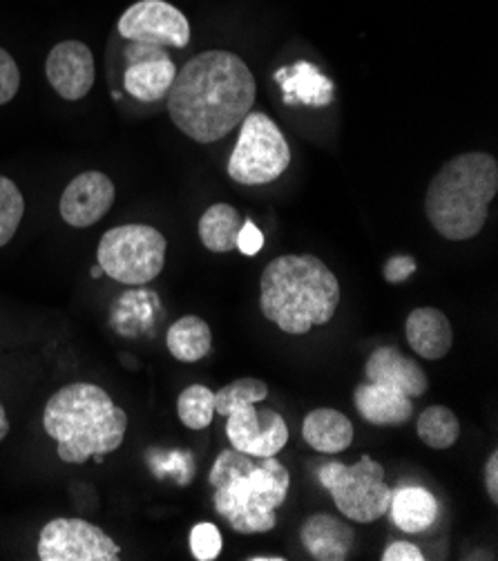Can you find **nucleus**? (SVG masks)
Returning <instances> with one entry per match:
<instances>
[{
	"mask_svg": "<svg viewBox=\"0 0 498 561\" xmlns=\"http://www.w3.org/2000/svg\"><path fill=\"white\" fill-rule=\"evenodd\" d=\"M21 88V70L14 56L0 47V105L10 103Z\"/></svg>",
	"mask_w": 498,
	"mask_h": 561,
	"instance_id": "obj_29",
	"label": "nucleus"
},
{
	"mask_svg": "<svg viewBox=\"0 0 498 561\" xmlns=\"http://www.w3.org/2000/svg\"><path fill=\"white\" fill-rule=\"evenodd\" d=\"M208 483L212 508L231 530L259 535L278 526V508L289 496L291 472L275 457L255 459L231 447L215 459Z\"/></svg>",
	"mask_w": 498,
	"mask_h": 561,
	"instance_id": "obj_2",
	"label": "nucleus"
},
{
	"mask_svg": "<svg viewBox=\"0 0 498 561\" xmlns=\"http://www.w3.org/2000/svg\"><path fill=\"white\" fill-rule=\"evenodd\" d=\"M25 215V199L19 186L0 175V249L12 242Z\"/></svg>",
	"mask_w": 498,
	"mask_h": 561,
	"instance_id": "obj_27",
	"label": "nucleus"
},
{
	"mask_svg": "<svg viewBox=\"0 0 498 561\" xmlns=\"http://www.w3.org/2000/svg\"><path fill=\"white\" fill-rule=\"evenodd\" d=\"M92 275H94V277H101V275H103V271H101V266H96V268H92Z\"/></svg>",
	"mask_w": 498,
	"mask_h": 561,
	"instance_id": "obj_36",
	"label": "nucleus"
},
{
	"mask_svg": "<svg viewBox=\"0 0 498 561\" xmlns=\"http://www.w3.org/2000/svg\"><path fill=\"white\" fill-rule=\"evenodd\" d=\"M255 77L238 54L201 51L177 70L169 96L173 124L197 144H215L242 126L255 103Z\"/></svg>",
	"mask_w": 498,
	"mask_h": 561,
	"instance_id": "obj_1",
	"label": "nucleus"
},
{
	"mask_svg": "<svg viewBox=\"0 0 498 561\" xmlns=\"http://www.w3.org/2000/svg\"><path fill=\"white\" fill-rule=\"evenodd\" d=\"M291 148L282 130L264 112H248L229 159V178L244 186L270 184L287 173Z\"/></svg>",
	"mask_w": 498,
	"mask_h": 561,
	"instance_id": "obj_8",
	"label": "nucleus"
},
{
	"mask_svg": "<svg viewBox=\"0 0 498 561\" xmlns=\"http://www.w3.org/2000/svg\"><path fill=\"white\" fill-rule=\"evenodd\" d=\"M40 561H119L121 548L85 519H51L38 535Z\"/></svg>",
	"mask_w": 498,
	"mask_h": 561,
	"instance_id": "obj_9",
	"label": "nucleus"
},
{
	"mask_svg": "<svg viewBox=\"0 0 498 561\" xmlns=\"http://www.w3.org/2000/svg\"><path fill=\"white\" fill-rule=\"evenodd\" d=\"M117 197L115 182L99 171L74 178L61 195L59 213L74 229H88L101 221Z\"/></svg>",
	"mask_w": 498,
	"mask_h": 561,
	"instance_id": "obj_14",
	"label": "nucleus"
},
{
	"mask_svg": "<svg viewBox=\"0 0 498 561\" xmlns=\"http://www.w3.org/2000/svg\"><path fill=\"white\" fill-rule=\"evenodd\" d=\"M340 283L315 255H280L266 264L259 279L264 318L289 335H304L328 324L340 307Z\"/></svg>",
	"mask_w": 498,
	"mask_h": 561,
	"instance_id": "obj_4",
	"label": "nucleus"
},
{
	"mask_svg": "<svg viewBox=\"0 0 498 561\" xmlns=\"http://www.w3.org/2000/svg\"><path fill=\"white\" fill-rule=\"evenodd\" d=\"M396 528L407 535H418L431 528L438 517V503L433 494L420 485H403L392 492L390 513Z\"/></svg>",
	"mask_w": 498,
	"mask_h": 561,
	"instance_id": "obj_21",
	"label": "nucleus"
},
{
	"mask_svg": "<svg viewBox=\"0 0 498 561\" xmlns=\"http://www.w3.org/2000/svg\"><path fill=\"white\" fill-rule=\"evenodd\" d=\"M45 75L51 90L61 99L79 101L88 96L96 77L92 49L74 38L57 43L47 54Z\"/></svg>",
	"mask_w": 498,
	"mask_h": 561,
	"instance_id": "obj_13",
	"label": "nucleus"
},
{
	"mask_svg": "<svg viewBox=\"0 0 498 561\" xmlns=\"http://www.w3.org/2000/svg\"><path fill=\"white\" fill-rule=\"evenodd\" d=\"M262 249H264V233L251 219H246L238 233V251L244 255H257Z\"/></svg>",
	"mask_w": 498,
	"mask_h": 561,
	"instance_id": "obj_31",
	"label": "nucleus"
},
{
	"mask_svg": "<svg viewBox=\"0 0 498 561\" xmlns=\"http://www.w3.org/2000/svg\"><path fill=\"white\" fill-rule=\"evenodd\" d=\"M8 434H10V419L3 403H0V440H3Z\"/></svg>",
	"mask_w": 498,
	"mask_h": 561,
	"instance_id": "obj_34",
	"label": "nucleus"
},
{
	"mask_svg": "<svg viewBox=\"0 0 498 561\" xmlns=\"http://www.w3.org/2000/svg\"><path fill=\"white\" fill-rule=\"evenodd\" d=\"M126 47V72H124V88L126 92L141 101L154 103L161 101L171 92L177 66L171 59V54L161 45L150 43H132Z\"/></svg>",
	"mask_w": 498,
	"mask_h": 561,
	"instance_id": "obj_12",
	"label": "nucleus"
},
{
	"mask_svg": "<svg viewBox=\"0 0 498 561\" xmlns=\"http://www.w3.org/2000/svg\"><path fill=\"white\" fill-rule=\"evenodd\" d=\"M43 427L57 440V455L66 463H85L119 450L128 414L107 391L94 382H70L49 397L43 412Z\"/></svg>",
	"mask_w": 498,
	"mask_h": 561,
	"instance_id": "obj_3",
	"label": "nucleus"
},
{
	"mask_svg": "<svg viewBox=\"0 0 498 561\" xmlns=\"http://www.w3.org/2000/svg\"><path fill=\"white\" fill-rule=\"evenodd\" d=\"M248 561H285V557H280V554H253V557H248Z\"/></svg>",
	"mask_w": 498,
	"mask_h": 561,
	"instance_id": "obj_35",
	"label": "nucleus"
},
{
	"mask_svg": "<svg viewBox=\"0 0 498 561\" xmlns=\"http://www.w3.org/2000/svg\"><path fill=\"white\" fill-rule=\"evenodd\" d=\"M177 416L188 430H206L215 419V391L199 382L186 387L177 399Z\"/></svg>",
	"mask_w": 498,
	"mask_h": 561,
	"instance_id": "obj_25",
	"label": "nucleus"
},
{
	"mask_svg": "<svg viewBox=\"0 0 498 561\" xmlns=\"http://www.w3.org/2000/svg\"><path fill=\"white\" fill-rule=\"evenodd\" d=\"M169 242L148 224H124L109 229L96 249V262L105 275L121 285H148L163 271Z\"/></svg>",
	"mask_w": 498,
	"mask_h": 561,
	"instance_id": "obj_6",
	"label": "nucleus"
},
{
	"mask_svg": "<svg viewBox=\"0 0 498 561\" xmlns=\"http://www.w3.org/2000/svg\"><path fill=\"white\" fill-rule=\"evenodd\" d=\"M224 539L215 524L201 522L190 530V552L197 561H212L219 557Z\"/></svg>",
	"mask_w": 498,
	"mask_h": 561,
	"instance_id": "obj_28",
	"label": "nucleus"
},
{
	"mask_svg": "<svg viewBox=\"0 0 498 561\" xmlns=\"http://www.w3.org/2000/svg\"><path fill=\"white\" fill-rule=\"evenodd\" d=\"M275 81L280 83L285 103L306 105V107H326L334 103L336 85L315 64L298 61L289 68L275 72Z\"/></svg>",
	"mask_w": 498,
	"mask_h": 561,
	"instance_id": "obj_18",
	"label": "nucleus"
},
{
	"mask_svg": "<svg viewBox=\"0 0 498 561\" xmlns=\"http://www.w3.org/2000/svg\"><path fill=\"white\" fill-rule=\"evenodd\" d=\"M244 217L231 204H212L199 217V240L212 253H231L238 249V233L242 229Z\"/></svg>",
	"mask_w": 498,
	"mask_h": 561,
	"instance_id": "obj_22",
	"label": "nucleus"
},
{
	"mask_svg": "<svg viewBox=\"0 0 498 561\" xmlns=\"http://www.w3.org/2000/svg\"><path fill=\"white\" fill-rule=\"evenodd\" d=\"M227 436L231 447L255 459L278 457L289 443V425L275 410L240 405L227 416Z\"/></svg>",
	"mask_w": 498,
	"mask_h": 561,
	"instance_id": "obj_11",
	"label": "nucleus"
},
{
	"mask_svg": "<svg viewBox=\"0 0 498 561\" xmlns=\"http://www.w3.org/2000/svg\"><path fill=\"white\" fill-rule=\"evenodd\" d=\"M382 561H422L425 554L418 546L409 543V541H394L384 548Z\"/></svg>",
	"mask_w": 498,
	"mask_h": 561,
	"instance_id": "obj_32",
	"label": "nucleus"
},
{
	"mask_svg": "<svg viewBox=\"0 0 498 561\" xmlns=\"http://www.w3.org/2000/svg\"><path fill=\"white\" fill-rule=\"evenodd\" d=\"M485 490L491 503H498V453H491L485 463Z\"/></svg>",
	"mask_w": 498,
	"mask_h": 561,
	"instance_id": "obj_33",
	"label": "nucleus"
},
{
	"mask_svg": "<svg viewBox=\"0 0 498 561\" xmlns=\"http://www.w3.org/2000/svg\"><path fill=\"white\" fill-rule=\"evenodd\" d=\"M268 397V385L259 378H238L231 385L215 391V414L229 416L240 405H255Z\"/></svg>",
	"mask_w": 498,
	"mask_h": 561,
	"instance_id": "obj_26",
	"label": "nucleus"
},
{
	"mask_svg": "<svg viewBox=\"0 0 498 561\" xmlns=\"http://www.w3.org/2000/svg\"><path fill=\"white\" fill-rule=\"evenodd\" d=\"M306 445L322 455H340L354 443V423L338 410L317 408L302 423Z\"/></svg>",
	"mask_w": 498,
	"mask_h": 561,
	"instance_id": "obj_20",
	"label": "nucleus"
},
{
	"mask_svg": "<svg viewBox=\"0 0 498 561\" xmlns=\"http://www.w3.org/2000/svg\"><path fill=\"white\" fill-rule=\"evenodd\" d=\"M498 193V161L487 152H463L448 163L427 186L425 213L438 236L452 242L476 238Z\"/></svg>",
	"mask_w": 498,
	"mask_h": 561,
	"instance_id": "obj_5",
	"label": "nucleus"
},
{
	"mask_svg": "<svg viewBox=\"0 0 498 561\" xmlns=\"http://www.w3.org/2000/svg\"><path fill=\"white\" fill-rule=\"evenodd\" d=\"M418 264L414 260V255H407V253H398V255H392L390 260L384 262L382 266V275L390 285H403L407 283V279L416 273Z\"/></svg>",
	"mask_w": 498,
	"mask_h": 561,
	"instance_id": "obj_30",
	"label": "nucleus"
},
{
	"mask_svg": "<svg viewBox=\"0 0 498 561\" xmlns=\"http://www.w3.org/2000/svg\"><path fill=\"white\" fill-rule=\"evenodd\" d=\"M320 483L334 496L343 517L360 524H373L390 513L392 488L384 481V468L369 455L354 466L331 461L317 472Z\"/></svg>",
	"mask_w": 498,
	"mask_h": 561,
	"instance_id": "obj_7",
	"label": "nucleus"
},
{
	"mask_svg": "<svg viewBox=\"0 0 498 561\" xmlns=\"http://www.w3.org/2000/svg\"><path fill=\"white\" fill-rule=\"evenodd\" d=\"M364 376L369 382L386 385L403 391L409 399H420L427 394L429 378L425 369L407 358L398 347H378L364 363Z\"/></svg>",
	"mask_w": 498,
	"mask_h": 561,
	"instance_id": "obj_15",
	"label": "nucleus"
},
{
	"mask_svg": "<svg viewBox=\"0 0 498 561\" xmlns=\"http://www.w3.org/2000/svg\"><path fill=\"white\" fill-rule=\"evenodd\" d=\"M304 550L317 561H345L356 543L354 528L326 513L311 515L300 528Z\"/></svg>",
	"mask_w": 498,
	"mask_h": 561,
	"instance_id": "obj_17",
	"label": "nucleus"
},
{
	"mask_svg": "<svg viewBox=\"0 0 498 561\" xmlns=\"http://www.w3.org/2000/svg\"><path fill=\"white\" fill-rule=\"evenodd\" d=\"M416 432L418 438L431 450H450L461 438V421L450 408L431 405L418 416Z\"/></svg>",
	"mask_w": 498,
	"mask_h": 561,
	"instance_id": "obj_24",
	"label": "nucleus"
},
{
	"mask_svg": "<svg viewBox=\"0 0 498 561\" xmlns=\"http://www.w3.org/2000/svg\"><path fill=\"white\" fill-rule=\"evenodd\" d=\"M354 405L371 425H405L414 414V399L405 397L403 391L394 387L369 380L356 387Z\"/></svg>",
	"mask_w": 498,
	"mask_h": 561,
	"instance_id": "obj_19",
	"label": "nucleus"
},
{
	"mask_svg": "<svg viewBox=\"0 0 498 561\" xmlns=\"http://www.w3.org/2000/svg\"><path fill=\"white\" fill-rule=\"evenodd\" d=\"M165 345L179 363H197L212 350V331L204 318L184 316L165 333Z\"/></svg>",
	"mask_w": 498,
	"mask_h": 561,
	"instance_id": "obj_23",
	"label": "nucleus"
},
{
	"mask_svg": "<svg viewBox=\"0 0 498 561\" xmlns=\"http://www.w3.org/2000/svg\"><path fill=\"white\" fill-rule=\"evenodd\" d=\"M407 343L425 360L445 358L454 345V329L450 318L436 307H418L405 322Z\"/></svg>",
	"mask_w": 498,
	"mask_h": 561,
	"instance_id": "obj_16",
	"label": "nucleus"
},
{
	"mask_svg": "<svg viewBox=\"0 0 498 561\" xmlns=\"http://www.w3.org/2000/svg\"><path fill=\"white\" fill-rule=\"evenodd\" d=\"M119 34L132 43L184 49L190 43V23L165 0H139L130 5L117 25Z\"/></svg>",
	"mask_w": 498,
	"mask_h": 561,
	"instance_id": "obj_10",
	"label": "nucleus"
}]
</instances>
